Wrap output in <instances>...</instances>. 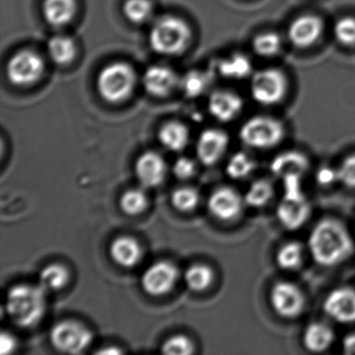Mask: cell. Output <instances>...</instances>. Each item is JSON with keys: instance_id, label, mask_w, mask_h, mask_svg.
<instances>
[{"instance_id": "1", "label": "cell", "mask_w": 355, "mask_h": 355, "mask_svg": "<svg viewBox=\"0 0 355 355\" xmlns=\"http://www.w3.org/2000/svg\"><path fill=\"white\" fill-rule=\"evenodd\" d=\"M309 248L315 263L334 267L351 257L354 244L344 224L338 220L323 219L309 234Z\"/></svg>"}, {"instance_id": "2", "label": "cell", "mask_w": 355, "mask_h": 355, "mask_svg": "<svg viewBox=\"0 0 355 355\" xmlns=\"http://www.w3.org/2000/svg\"><path fill=\"white\" fill-rule=\"evenodd\" d=\"M46 291L38 284H19L8 292L6 309L12 321L22 328L38 325L46 311Z\"/></svg>"}, {"instance_id": "3", "label": "cell", "mask_w": 355, "mask_h": 355, "mask_svg": "<svg viewBox=\"0 0 355 355\" xmlns=\"http://www.w3.org/2000/svg\"><path fill=\"white\" fill-rule=\"evenodd\" d=\"M192 40L190 26L176 16H162L155 20L149 33L151 49L163 55L184 53Z\"/></svg>"}, {"instance_id": "4", "label": "cell", "mask_w": 355, "mask_h": 355, "mask_svg": "<svg viewBox=\"0 0 355 355\" xmlns=\"http://www.w3.org/2000/svg\"><path fill=\"white\" fill-rule=\"evenodd\" d=\"M284 195L276 209L278 221L286 230H296L304 225L311 216V205L301 189V178L282 180Z\"/></svg>"}, {"instance_id": "5", "label": "cell", "mask_w": 355, "mask_h": 355, "mask_svg": "<svg viewBox=\"0 0 355 355\" xmlns=\"http://www.w3.org/2000/svg\"><path fill=\"white\" fill-rule=\"evenodd\" d=\"M136 80L132 66L123 62H115L101 70L97 78V89L107 103H119L126 101L134 92Z\"/></svg>"}, {"instance_id": "6", "label": "cell", "mask_w": 355, "mask_h": 355, "mask_svg": "<svg viewBox=\"0 0 355 355\" xmlns=\"http://www.w3.org/2000/svg\"><path fill=\"white\" fill-rule=\"evenodd\" d=\"M239 136L241 141L251 148H272L282 142L284 128L279 120L267 116H257L243 124Z\"/></svg>"}, {"instance_id": "7", "label": "cell", "mask_w": 355, "mask_h": 355, "mask_svg": "<svg viewBox=\"0 0 355 355\" xmlns=\"http://www.w3.org/2000/svg\"><path fill=\"white\" fill-rule=\"evenodd\" d=\"M288 90L286 76L275 68L259 70L251 76L252 98L261 105H273L284 99Z\"/></svg>"}, {"instance_id": "8", "label": "cell", "mask_w": 355, "mask_h": 355, "mask_svg": "<svg viewBox=\"0 0 355 355\" xmlns=\"http://www.w3.org/2000/svg\"><path fill=\"white\" fill-rule=\"evenodd\" d=\"M51 340L57 350L69 354H78L86 350L93 342V334L84 324L78 321H62L51 331Z\"/></svg>"}, {"instance_id": "9", "label": "cell", "mask_w": 355, "mask_h": 355, "mask_svg": "<svg viewBox=\"0 0 355 355\" xmlns=\"http://www.w3.org/2000/svg\"><path fill=\"white\" fill-rule=\"evenodd\" d=\"M44 70L45 63L39 53L24 49L16 53L8 62L7 76L15 86L28 87L40 80Z\"/></svg>"}, {"instance_id": "10", "label": "cell", "mask_w": 355, "mask_h": 355, "mask_svg": "<svg viewBox=\"0 0 355 355\" xmlns=\"http://www.w3.org/2000/svg\"><path fill=\"white\" fill-rule=\"evenodd\" d=\"M270 302L278 315L284 319H294L304 309L305 297L296 284L279 282L274 284L270 292Z\"/></svg>"}, {"instance_id": "11", "label": "cell", "mask_w": 355, "mask_h": 355, "mask_svg": "<svg viewBox=\"0 0 355 355\" xmlns=\"http://www.w3.org/2000/svg\"><path fill=\"white\" fill-rule=\"evenodd\" d=\"M180 271L170 261H161L147 268L143 274L141 284L143 290L151 296L168 294L178 282Z\"/></svg>"}, {"instance_id": "12", "label": "cell", "mask_w": 355, "mask_h": 355, "mask_svg": "<svg viewBox=\"0 0 355 355\" xmlns=\"http://www.w3.org/2000/svg\"><path fill=\"white\" fill-rule=\"evenodd\" d=\"M244 205V197L230 187H221L214 191L207 202L211 215L222 221H232L238 218Z\"/></svg>"}, {"instance_id": "13", "label": "cell", "mask_w": 355, "mask_h": 355, "mask_svg": "<svg viewBox=\"0 0 355 355\" xmlns=\"http://www.w3.org/2000/svg\"><path fill=\"white\" fill-rule=\"evenodd\" d=\"M323 309L328 317L338 323H354L355 290L338 288L331 291L324 301Z\"/></svg>"}, {"instance_id": "14", "label": "cell", "mask_w": 355, "mask_h": 355, "mask_svg": "<svg viewBox=\"0 0 355 355\" xmlns=\"http://www.w3.org/2000/svg\"><path fill=\"white\" fill-rule=\"evenodd\" d=\"M230 138L222 130H203L196 143V153L201 163L207 166L217 163L227 149Z\"/></svg>"}, {"instance_id": "15", "label": "cell", "mask_w": 355, "mask_h": 355, "mask_svg": "<svg viewBox=\"0 0 355 355\" xmlns=\"http://www.w3.org/2000/svg\"><path fill=\"white\" fill-rule=\"evenodd\" d=\"M180 78L171 68L151 66L143 76V86L148 94L166 97L180 87Z\"/></svg>"}, {"instance_id": "16", "label": "cell", "mask_w": 355, "mask_h": 355, "mask_svg": "<svg viewBox=\"0 0 355 355\" xmlns=\"http://www.w3.org/2000/svg\"><path fill=\"white\" fill-rule=\"evenodd\" d=\"M323 28V22L317 16H300L288 28V40L299 49H307L318 42L322 36Z\"/></svg>"}, {"instance_id": "17", "label": "cell", "mask_w": 355, "mask_h": 355, "mask_svg": "<svg viewBox=\"0 0 355 355\" xmlns=\"http://www.w3.org/2000/svg\"><path fill=\"white\" fill-rule=\"evenodd\" d=\"M136 175L142 186L155 188L163 184L167 174V164L159 153L147 151L136 162Z\"/></svg>"}, {"instance_id": "18", "label": "cell", "mask_w": 355, "mask_h": 355, "mask_svg": "<svg viewBox=\"0 0 355 355\" xmlns=\"http://www.w3.org/2000/svg\"><path fill=\"white\" fill-rule=\"evenodd\" d=\"M243 110L240 95L227 90H218L211 93L209 99L211 115L221 122L234 120Z\"/></svg>"}, {"instance_id": "19", "label": "cell", "mask_w": 355, "mask_h": 355, "mask_svg": "<svg viewBox=\"0 0 355 355\" xmlns=\"http://www.w3.org/2000/svg\"><path fill=\"white\" fill-rule=\"evenodd\" d=\"M309 167L307 157L297 151H286L274 157L271 162L272 173L280 180L291 176L302 178Z\"/></svg>"}, {"instance_id": "20", "label": "cell", "mask_w": 355, "mask_h": 355, "mask_svg": "<svg viewBox=\"0 0 355 355\" xmlns=\"http://www.w3.org/2000/svg\"><path fill=\"white\" fill-rule=\"evenodd\" d=\"M43 17L49 26L63 28L76 17L78 11L76 0H44Z\"/></svg>"}, {"instance_id": "21", "label": "cell", "mask_w": 355, "mask_h": 355, "mask_svg": "<svg viewBox=\"0 0 355 355\" xmlns=\"http://www.w3.org/2000/svg\"><path fill=\"white\" fill-rule=\"evenodd\" d=\"M112 259L124 268H132L138 265L142 259V249L136 239L122 236L116 238L110 247Z\"/></svg>"}, {"instance_id": "22", "label": "cell", "mask_w": 355, "mask_h": 355, "mask_svg": "<svg viewBox=\"0 0 355 355\" xmlns=\"http://www.w3.org/2000/svg\"><path fill=\"white\" fill-rule=\"evenodd\" d=\"M216 71L226 80H244L252 76V64L247 55L234 53L218 61Z\"/></svg>"}, {"instance_id": "23", "label": "cell", "mask_w": 355, "mask_h": 355, "mask_svg": "<svg viewBox=\"0 0 355 355\" xmlns=\"http://www.w3.org/2000/svg\"><path fill=\"white\" fill-rule=\"evenodd\" d=\"M334 340V330L321 322L309 324L303 334V345L313 353L324 352L330 348Z\"/></svg>"}, {"instance_id": "24", "label": "cell", "mask_w": 355, "mask_h": 355, "mask_svg": "<svg viewBox=\"0 0 355 355\" xmlns=\"http://www.w3.org/2000/svg\"><path fill=\"white\" fill-rule=\"evenodd\" d=\"M162 144L171 151H182L190 140V132L184 124L178 121L168 122L162 126L159 132Z\"/></svg>"}, {"instance_id": "25", "label": "cell", "mask_w": 355, "mask_h": 355, "mask_svg": "<svg viewBox=\"0 0 355 355\" xmlns=\"http://www.w3.org/2000/svg\"><path fill=\"white\" fill-rule=\"evenodd\" d=\"M49 58L60 66L68 65L76 57V45L71 37L66 35L53 36L47 44Z\"/></svg>"}, {"instance_id": "26", "label": "cell", "mask_w": 355, "mask_h": 355, "mask_svg": "<svg viewBox=\"0 0 355 355\" xmlns=\"http://www.w3.org/2000/svg\"><path fill=\"white\" fill-rule=\"evenodd\" d=\"M214 76L211 71L191 70L184 78H180V87L186 96H202L209 91L213 83Z\"/></svg>"}, {"instance_id": "27", "label": "cell", "mask_w": 355, "mask_h": 355, "mask_svg": "<svg viewBox=\"0 0 355 355\" xmlns=\"http://www.w3.org/2000/svg\"><path fill=\"white\" fill-rule=\"evenodd\" d=\"M69 277V271L65 266L61 263H51L41 270L39 284L45 291H59L68 284Z\"/></svg>"}, {"instance_id": "28", "label": "cell", "mask_w": 355, "mask_h": 355, "mask_svg": "<svg viewBox=\"0 0 355 355\" xmlns=\"http://www.w3.org/2000/svg\"><path fill=\"white\" fill-rule=\"evenodd\" d=\"M214 272L209 266L196 263L191 266L184 273L187 286L194 292H202L214 282Z\"/></svg>"}, {"instance_id": "29", "label": "cell", "mask_w": 355, "mask_h": 355, "mask_svg": "<svg viewBox=\"0 0 355 355\" xmlns=\"http://www.w3.org/2000/svg\"><path fill=\"white\" fill-rule=\"evenodd\" d=\"M274 189L267 180H255L245 193V205L254 209L265 207L273 197Z\"/></svg>"}, {"instance_id": "30", "label": "cell", "mask_w": 355, "mask_h": 355, "mask_svg": "<svg viewBox=\"0 0 355 355\" xmlns=\"http://www.w3.org/2000/svg\"><path fill=\"white\" fill-rule=\"evenodd\" d=\"M303 259V247L300 243L290 242L280 247L276 254V263L282 270L297 269Z\"/></svg>"}, {"instance_id": "31", "label": "cell", "mask_w": 355, "mask_h": 355, "mask_svg": "<svg viewBox=\"0 0 355 355\" xmlns=\"http://www.w3.org/2000/svg\"><path fill=\"white\" fill-rule=\"evenodd\" d=\"M123 13L128 21L135 24H146L153 15V5L150 0H126Z\"/></svg>"}, {"instance_id": "32", "label": "cell", "mask_w": 355, "mask_h": 355, "mask_svg": "<svg viewBox=\"0 0 355 355\" xmlns=\"http://www.w3.org/2000/svg\"><path fill=\"white\" fill-rule=\"evenodd\" d=\"M257 163L247 153L240 151L230 157L226 166V173L234 180H244L253 173Z\"/></svg>"}, {"instance_id": "33", "label": "cell", "mask_w": 355, "mask_h": 355, "mask_svg": "<svg viewBox=\"0 0 355 355\" xmlns=\"http://www.w3.org/2000/svg\"><path fill=\"white\" fill-rule=\"evenodd\" d=\"M282 38L273 32L261 33L255 37L252 42L253 51L263 58L273 57L282 49Z\"/></svg>"}, {"instance_id": "34", "label": "cell", "mask_w": 355, "mask_h": 355, "mask_svg": "<svg viewBox=\"0 0 355 355\" xmlns=\"http://www.w3.org/2000/svg\"><path fill=\"white\" fill-rule=\"evenodd\" d=\"M147 205H148L147 195L140 189L128 190L120 199V207L122 211L130 216L143 213L146 209Z\"/></svg>"}, {"instance_id": "35", "label": "cell", "mask_w": 355, "mask_h": 355, "mask_svg": "<svg viewBox=\"0 0 355 355\" xmlns=\"http://www.w3.org/2000/svg\"><path fill=\"white\" fill-rule=\"evenodd\" d=\"M200 200V195L196 189L182 187L176 189L171 195V202L180 211H191L196 209Z\"/></svg>"}, {"instance_id": "36", "label": "cell", "mask_w": 355, "mask_h": 355, "mask_svg": "<svg viewBox=\"0 0 355 355\" xmlns=\"http://www.w3.org/2000/svg\"><path fill=\"white\" fill-rule=\"evenodd\" d=\"M334 34L340 44L344 45V46H354L355 18H340L334 24Z\"/></svg>"}, {"instance_id": "37", "label": "cell", "mask_w": 355, "mask_h": 355, "mask_svg": "<svg viewBox=\"0 0 355 355\" xmlns=\"http://www.w3.org/2000/svg\"><path fill=\"white\" fill-rule=\"evenodd\" d=\"M162 351L169 355H189L194 351V346L188 336L176 334L164 342Z\"/></svg>"}, {"instance_id": "38", "label": "cell", "mask_w": 355, "mask_h": 355, "mask_svg": "<svg viewBox=\"0 0 355 355\" xmlns=\"http://www.w3.org/2000/svg\"><path fill=\"white\" fill-rule=\"evenodd\" d=\"M338 182L348 188L355 189V153L349 155L338 168Z\"/></svg>"}, {"instance_id": "39", "label": "cell", "mask_w": 355, "mask_h": 355, "mask_svg": "<svg viewBox=\"0 0 355 355\" xmlns=\"http://www.w3.org/2000/svg\"><path fill=\"white\" fill-rule=\"evenodd\" d=\"M172 171L180 180H189L196 173V164L189 157H182L176 159Z\"/></svg>"}, {"instance_id": "40", "label": "cell", "mask_w": 355, "mask_h": 355, "mask_svg": "<svg viewBox=\"0 0 355 355\" xmlns=\"http://www.w3.org/2000/svg\"><path fill=\"white\" fill-rule=\"evenodd\" d=\"M315 180L320 186H331L334 182H338V169L324 166L318 170L317 174H315Z\"/></svg>"}, {"instance_id": "41", "label": "cell", "mask_w": 355, "mask_h": 355, "mask_svg": "<svg viewBox=\"0 0 355 355\" xmlns=\"http://www.w3.org/2000/svg\"><path fill=\"white\" fill-rule=\"evenodd\" d=\"M17 347V340L15 336L8 332H3L0 336V353L3 355L10 354Z\"/></svg>"}, {"instance_id": "42", "label": "cell", "mask_w": 355, "mask_h": 355, "mask_svg": "<svg viewBox=\"0 0 355 355\" xmlns=\"http://www.w3.org/2000/svg\"><path fill=\"white\" fill-rule=\"evenodd\" d=\"M343 349L348 355H355V332L345 336L343 340Z\"/></svg>"}, {"instance_id": "43", "label": "cell", "mask_w": 355, "mask_h": 355, "mask_svg": "<svg viewBox=\"0 0 355 355\" xmlns=\"http://www.w3.org/2000/svg\"><path fill=\"white\" fill-rule=\"evenodd\" d=\"M121 351L118 350V349H107V350L99 351V353H120Z\"/></svg>"}]
</instances>
